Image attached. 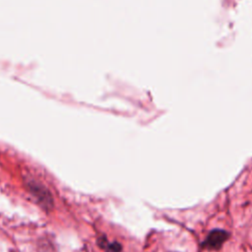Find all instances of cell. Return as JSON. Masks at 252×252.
<instances>
[{"label": "cell", "mask_w": 252, "mask_h": 252, "mask_svg": "<svg viewBox=\"0 0 252 252\" xmlns=\"http://www.w3.org/2000/svg\"><path fill=\"white\" fill-rule=\"evenodd\" d=\"M26 185L32 196L44 210L48 211L53 208L52 195L44 185L36 180H28Z\"/></svg>", "instance_id": "6da1fadb"}, {"label": "cell", "mask_w": 252, "mask_h": 252, "mask_svg": "<svg viewBox=\"0 0 252 252\" xmlns=\"http://www.w3.org/2000/svg\"><path fill=\"white\" fill-rule=\"evenodd\" d=\"M228 233L224 230L220 229H215L211 231V233L208 235L206 241H205V247L208 249L217 250L221 247L223 242L227 239Z\"/></svg>", "instance_id": "7a4b0ae2"}, {"label": "cell", "mask_w": 252, "mask_h": 252, "mask_svg": "<svg viewBox=\"0 0 252 252\" xmlns=\"http://www.w3.org/2000/svg\"><path fill=\"white\" fill-rule=\"evenodd\" d=\"M104 249H106V252H121V246L117 242H113L111 244H107Z\"/></svg>", "instance_id": "3957f363"}]
</instances>
